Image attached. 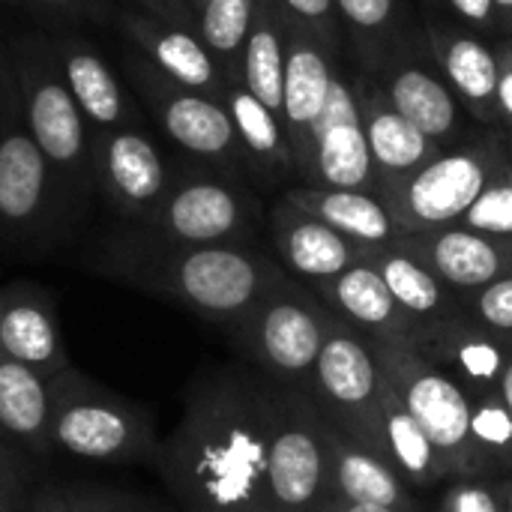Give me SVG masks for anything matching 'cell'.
Returning a JSON list of instances; mask_svg holds the SVG:
<instances>
[{
  "instance_id": "cell-11",
  "label": "cell",
  "mask_w": 512,
  "mask_h": 512,
  "mask_svg": "<svg viewBox=\"0 0 512 512\" xmlns=\"http://www.w3.org/2000/svg\"><path fill=\"white\" fill-rule=\"evenodd\" d=\"M96 195L123 225H144L171 186V165L144 126L93 135Z\"/></svg>"
},
{
  "instance_id": "cell-24",
  "label": "cell",
  "mask_w": 512,
  "mask_h": 512,
  "mask_svg": "<svg viewBox=\"0 0 512 512\" xmlns=\"http://www.w3.org/2000/svg\"><path fill=\"white\" fill-rule=\"evenodd\" d=\"M369 261L375 264V270L381 273L384 285L405 309V315L420 327V333L462 309V300L402 240L369 252Z\"/></svg>"
},
{
  "instance_id": "cell-33",
  "label": "cell",
  "mask_w": 512,
  "mask_h": 512,
  "mask_svg": "<svg viewBox=\"0 0 512 512\" xmlns=\"http://www.w3.org/2000/svg\"><path fill=\"white\" fill-rule=\"evenodd\" d=\"M366 138L372 150V162L387 174H408L423 165L429 153V138L405 120L393 105L372 111L366 123Z\"/></svg>"
},
{
  "instance_id": "cell-51",
  "label": "cell",
  "mask_w": 512,
  "mask_h": 512,
  "mask_svg": "<svg viewBox=\"0 0 512 512\" xmlns=\"http://www.w3.org/2000/svg\"><path fill=\"white\" fill-rule=\"evenodd\" d=\"M498 396L504 399V405H507V408L512 411V357H510V363H507V369H504V375H501Z\"/></svg>"
},
{
  "instance_id": "cell-1",
  "label": "cell",
  "mask_w": 512,
  "mask_h": 512,
  "mask_svg": "<svg viewBox=\"0 0 512 512\" xmlns=\"http://www.w3.org/2000/svg\"><path fill=\"white\" fill-rule=\"evenodd\" d=\"M270 381L207 372L186 390L159 471L186 512H270Z\"/></svg>"
},
{
  "instance_id": "cell-14",
  "label": "cell",
  "mask_w": 512,
  "mask_h": 512,
  "mask_svg": "<svg viewBox=\"0 0 512 512\" xmlns=\"http://www.w3.org/2000/svg\"><path fill=\"white\" fill-rule=\"evenodd\" d=\"M60 75L81 108L84 120L90 123L93 135L141 126V111L129 96L126 78L108 63L99 45L75 30H54L48 33Z\"/></svg>"
},
{
  "instance_id": "cell-52",
  "label": "cell",
  "mask_w": 512,
  "mask_h": 512,
  "mask_svg": "<svg viewBox=\"0 0 512 512\" xmlns=\"http://www.w3.org/2000/svg\"><path fill=\"white\" fill-rule=\"evenodd\" d=\"M498 486H501V498H504V507H507V512H512V474H510V477H501V480H498Z\"/></svg>"
},
{
  "instance_id": "cell-39",
  "label": "cell",
  "mask_w": 512,
  "mask_h": 512,
  "mask_svg": "<svg viewBox=\"0 0 512 512\" xmlns=\"http://www.w3.org/2000/svg\"><path fill=\"white\" fill-rule=\"evenodd\" d=\"M27 512H102V495L42 486V489L30 492Z\"/></svg>"
},
{
  "instance_id": "cell-47",
  "label": "cell",
  "mask_w": 512,
  "mask_h": 512,
  "mask_svg": "<svg viewBox=\"0 0 512 512\" xmlns=\"http://www.w3.org/2000/svg\"><path fill=\"white\" fill-rule=\"evenodd\" d=\"M285 6H288L294 15H300V18H312V21H318V18H327V12H330L333 0H285Z\"/></svg>"
},
{
  "instance_id": "cell-49",
  "label": "cell",
  "mask_w": 512,
  "mask_h": 512,
  "mask_svg": "<svg viewBox=\"0 0 512 512\" xmlns=\"http://www.w3.org/2000/svg\"><path fill=\"white\" fill-rule=\"evenodd\" d=\"M498 105L512 117V69L501 72L498 78Z\"/></svg>"
},
{
  "instance_id": "cell-54",
  "label": "cell",
  "mask_w": 512,
  "mask_h": 512,
  "mask_svg": "<svg viewBox=\"0 0 512 512\" xmlns=\"http://www.w3.org/2000/svg\"><path fill=\"white\" fill-rule=\"evenodd\" d=\"M495 6H498V9H507V12H510L512 0H495Z\"/></svg>"
},
{
  "instance_id": "cell-37",
  "label": "cell",
  "mask_w": 512,
  "mask_h": 512,
  "mask_svg": "<svg viewBox=\"0 0 512 512\" xmlns=\"http://www.w3.org/2000/svg\"><path fill=\"white\" fill-rule=\"evenodd\" d=\"M27 9L51 21L57 30L78 24H108L117 18L114 0H27Z\"/></svg>"
},
{
  "instance_id": "cell-3",
  "label": "cell",
  "mask_w": 512,
  "mask_h": 512,
  "mask_svg": "<svg viewBox=\"0 0 512 512\" xmlns=\"http://www.w3.org/2000/svg\"><path fill=\"white\" fill-rule=\"evenodd\" d=\"M18 93H21V123L48 159L75 219L84 216L96 195V165H93V129L75 105L48 33H30L12 42Z\"/></svg>"
},
{
  "instance_id": "cell-8",
  "label": "cell",
  "mask_w": 512,
  "mask_h": 512,
  "mask_svg": "<svg viewBox=\"0 0 512 512\" xmlns=\"http://www.w3.org/2000/svg\"><path fill=\"white\" fill-rule=\"evenodd\" d=\"M381 372L438 450L447 483L471 477V399L414 342H372Z\"/></svg>"
},
{
  "instance_id": "cell-26",
  "label": "cell",
  "mask_w": 512,
  "mask_h": 512,
  "mask_svg": "<svg viewBox=\"0 0 512 512\" xmlns=\"http://www.w3.org/2000/svg\"><path fill=\"white\" fill-rule=\"evenodd\" d=\"M333 75L327 60L309 48L303 39H294L285 51V90H282V114L291 126V132H312L327 93H330Z\"/></svg>"
},
{
  "instance_id": "cell-16",
  "label": "cell",
  "mask_w": 512,
  "mask_h": 512,
  "mask_svg": "<svg viewBox=\"0 0 512 512\" xmlns=\"http://www.w3.org/2000/svg\"><path fill=\"white\" fill-rule=\"evenodd\" d=\"M114 24L123 42L141 51L171 81H177L186 90L222 99V90L228 87V75L219 69V63L213 60L195 27L159 21L135 9H117Z\"/></svg>"
},
{
  "instance_id": "cell-22",
  "label": "cell",
  "mask_w": 512,
  "mask_h": 512,
  "mask_svg": "<svg viewBox=\"0 0 512 512\" xmlns=\"http://www.w3.org/2000/svg\"><path fill=\"white\" fill-rule=\"evenodd\" d=\"M0 438L24 456L42 459L51 444V390L48 381L0 354Z\"/></svg>"
},
{
  "instance_id": "cell-10",
  "label": "cell",
  "mask_w": 512,
  "mask_h": 512,
  "mask_svg": "<svg viewBox=\"0 0 512 512\" xmlns=\"http://www.w3.org/2000/svg\"><path fill=\"white\" fill-rule=\"evenodd\" d=\"M120 75L180 150L216 165L240 159V141L222 99L180 87L126 42L120 51Z\"/></svg>"
},
{
  "instance_id": "cell-5",
  "label": "cell",
  "mask_w": 512,
  "mask_h": 512,
  "mask_svg": "<svg viewBox=\"0 0 512 512\" xmlns=\"http://www.w3.org/2000/svg\"><path fill=\"white\" fill-rule=\"evenodd\" d=\"M330 321L333 312L324 300L297 285L291 273H282L231 339L264 381L309 393Z\"/></svg>"
},
{
  "instance_id": "cell-15",
  "label": "cell",
  "mask_w": 512,
  "mask_h": 512,
  "mask_svg": "<svg viewBox=\"0 0 512 512\" xmlns=\"http://www.w3.org/2000/svg\"><path fill=\"white\" fill-rule=\"evenodd\" d=\"M414 348L450 375L468 396L498 393L501 375L512 357V339H504L462 309L420 333Z\"/></svg>"
},
{
  "instance_id": "cell-44",
  "label": "cell",
  "mask_w": 512,
  "mask_h": 512,
  "mask_svg": "<svg viewBox=\"0 0 512 512\" xmlns=\"http://www.w3.org/2000/svg\"><path fill=\"white\" fill-rule=\"evenodd\" d=\"M336 3L357 27H381L393 9V0H336Z\"/></svg>"
},
{
  "instance_id": "cell-29",
  "label": "cell",
  "mask_w": 512,
  "mask_h": 512,
  "mask_svg": "<svg viewBox=\"0 0 512 512\" xmlns=\"http://www.w3.org/2000/svg\"><path fill=\"white\" fill-rule=\"evenodd\" d=\"M390 102L426 138H444L456 123V102L450 96V87L420 66L396 75L390 87Z\"/></svg>"
},
{
  "instance_id": "cell-7",
  "label": "cell",
  "mask_w": 512,
  "mask_h": 512,
  "mask_svg": "<svg viewBox=\"0 0 512 512\" xmlns=\"http://www.w3.org/2000/svg\"><path fill=\"white\" fill-rule=\"evenodd\" d=\"M75 222L48 159L18 114L0 129V243L42 249L63 240Z\"/></svg>"
},
{
  "instance_id": "cell-30",
  "label": "cell",
  "mask_w": 512,
  "mask_h": 512,
  "mask_svg": "<svg viewBox=\"0 0 512 512\" xmlns=\"http://www.w3.org/2000/svg\"><path fill=\"white\" fill-rule=\"evenodd\" d=\"M240 81L243 87L261 99L270 111H282V90H285V48L279 30L270 24L267 15L255 12L252 33L243 48L240 63Z\"/></svg>"
},
{
  "instance_id": "cell-45",
  "label": "cell",
  "mask_w": 512,
  "mask_h": 512,
  "mask_svg": "<svg viewBox=\"0 0 512 512\" xmlns=\"http://www.w3.org/2000/svg\"><path fill=\"white\" fill-rule=\"evenodd\" d=\"M450 3L459 15H465L468 21H477V24L492 21V12H495V0H450Z\"/></svg>"
},
{
  "instance_id": "cell-19",
  "label": "cell",
  "mask_w": 512,
  "mask_h": 512,
  "mask_svg": "<svg viewBox=\"0 0 512 512\" xmlns=\"http://www.w3.org/2000/svg\"><path fill=\"white\" fill-rule=\"evenodd\" d=\"M318 297L336 318L348 321L369 342H417L420 336V327L396 303L369 255L333 282L321 285Z\"/></svg>"
},
{
  "instance_id": "cell-35",
  "label": "cell",
  "mask_w": 512,
  "mask_h": 512,
  "mask_svg": "<svg viewBox=\"0 0 512 512\" xmlns=\"http://www.w3.org/2000/svg\"><path fill=\"white\" fill-rule=\"evenodd\" d=\"M456 225L512 243V174H498Z\"/></svg>"
},
{
  "instance_id": "cell-18",
  "label": "cell",
  "mask_w": 512,
  "mask_h": 512,
  "mask_svg": "<svg viewBox=\"0 0 512 512\" xmlns=\"http://www.w3.org/2000/svg\"><path fill=\"white\" fill-rule=\"evenodd\" d=\"M0 354L39 372L45 381L69 369L57 330L54 297L33 282L0 285Z\"/></svg>"
},
{
  "instance_id": "cell-41",
  "label": "cell",
  "mask_w": 512,
  "mask_h": 512,
  "mask_svg": "<svg viewBox=\"0 0 512 512\" xmlns=\"http://www.w3.org/2000/svg\"><path fill=\"white\" fill-rule=\"evenodd\" d=\"M360 120H363V117H360V108H357V102H354L351 87H348L345 81L333 78L330 93H327V102H324V111H321V117H318L312 135L321 132V129H327V126H336V123H360Z\"/></svg>"
},
{
  "instance_id": "cell-38",
  "label": "cell",
  "mask_w": 512,
  "mask_h": 512,
  "mask_svg": "<svg viewBox=\"0 0 512 512\" xmlns=\"http://www.w3.org/2000/svg\"><path fill=\"white\" fill-rule=\"evenodd\" d=\"M438 512H507V507L498 480L465 477V480H450Z\"/></svg>"
},
{
  "instance_id": "cell-32",
  "label": "cell",
  "mask_w": 512,
  "mask_h": 512,
  "mask_svg": "<svg viewBox=\"0 0 512 512\" xmlns=\"http://www.w3.org/2000/svg\"><path fill=\"white\" fill-rule=\"evenodd\" d=\"M222 105L231 114L240 141V156H252L258 162H273V165L282 162L285 141L276 111H270L261 99H255L243 84H231V81L222 90Z\"/></svg>"
},
{
  "instance_id": "cell-12",
  "label": "cell",
  "mask_w": 512,
  "mask_h": 512,
  "mask_svg": "<svg viewBox=\"0 0 512 512\" xmlns=\"http://www.w3.org/2000/svg\"><path fill=\"white\" fill-rule=\"evenodd\" d=\"M246 201L219 174H174L156 213L138 225L147 234L180 246H228L246 231Z\"/></svg>"
},
{
  "instance_id": "cell-36",
  "label": "cell",
  "mask_w": 512,
  "mask_h": 512,
  "mask_svg": "<svg viewBox=\"0 0 512 512\" xmlns=\"http://www.w3.org/2000/svg\"><path fill=\"white\" fill-rule=\"evenodd\" d=\"M462 312L480 327L512 339V276H504L468 297H462Z\"/></svg>"
},
{
  "instance_id": "cell-42",
  "label": "cell",
  "mask_w": 512,
  "mask_h": 512,
  "mask_svg": "<svg viewBox=\"0 0 512 512\" xmlns=\"http://www.w3.org/2000/svg\"><path fill=\"white\" fill-rule=\"evenodd\" d=\"M126 3H132V9L141 15L171 21V24H183V27H195V12H192L189 0H126Z\"/></svg>"
},
{
  "instance_id": "cell-43",
  "label": "cell",
  "mask_w": 512,
  "mask_h": 512,
  "mask_svg": "<svg viewBox=\"0 0 512 512\" xmlns=\"http://www.w3.org/2000/svg\"><path fill=\"white\" fill-rule=\"evenodd\" d=\"M21 456H24L21 450H15L9 441L0 438V486L15 492V495L30 498V492H27V471L21 465Z\"/></svg>"
},
{
  "instance_id": "cell-13",
  "label": "cell",
  "mask_w": 512,
  "mask_h": 512,
  "mask_svg": "<svg viewBox=\"0 0 512 512\" xmlns=\"http://www.w3.org/2000/svg\"><path fill=\"white\" fill-rule=\"evenodd\" d=\"M495 180L489 162L477 153H447L423 165L393 195V216L402 234H420L462 222L471 204Z\"/></svg>"
},
{
  "instance_id": "cell-20",
  "label": "cell",
  "mask_w": 512,
  "mask_h": 512,
  "mask_svg": "<svg viewBox=\"0 0 512 512\" xmlns=\"http://www.w3.org/2000/svg\"><path fill=\"white\" fill-rule=\"evenodd\" d=\"M273 237L276 249L291 270V276L312 282L315 288L333 282L348 267L363 261L369 252L324 225L321 219L309 216L306 210L294 207L291 201L276 210L273 216Z\"/></svg>"
},
{
  "instance_id": "cell-55",
  "label": "cell",
  "mask_w": 512,
  "mask_h": 512,
  "mask_svg": "<svg viewBox=\"0 0 512 512\" xmlns=\"http://www.w3.org/2000/svg\"><path fill=\"white\" fill-rule=\"evenodd\" d=\"M0 3H9V6H27V0H0Z\"/></svg>"
},
{
  "instance_id": "cell-17",
  "label": "cell",
  "mask_w": 512,
  "mask_h": 512,
  "mask_svg": "<svg viewBox=\"0 0 512 512\" xmlns=\"http://www.w3.org/2000/svg\"><path fill=\"white\" fill-rule=\"evenodd\" d=\"M462 300L504 276H512V243L492 240L465 225L432 228L399 237Z\"/></svg>"
},
{
  "instance_id": "cell-21",
  "label": "cell",
  "mask_w": 512,
  "mask_h": 512,
  "mask_svg": "<svg viewBox=\"0 0 512 512\" xmlns=\"http://www.w3.org/2000/svg\"><path fill=\"white\" fill-rule=\"evenodd\" d=\"M324 438H327V453H330V495L333 498L420 512L414 504L411 486L387 459L345 438L327 420H324Z\"/></svg>"
},
{
  "instance_id": "cell-50",
  "label": "cell",
  "mask_w": 512,
  "mask_h": 512,
  "mask_svg": "<svg viewBox=\"0 0 512 512\" xmlns=\"http://www.w3.org/2000/svg\"><path fill=\"white\" fill-rule=\"evenodd\" d=\"M0 512H27V498L0 486Z\"/></svg>"
},
{
  "instance_id": "cell-40",
  "label": "cell",
  "mask_w": 512,
  "mask_h": 512,
  "mask_svg": "<svg viewBox=\"0 0 512 512\" xmlns=\"http://www.w3.org/2000/svg\"><path fill=\"white\" fill-rule=\"evenodd\" d=\"M21 114V93H18V69L12 42L0 33V129H6Z\"/></svg>"
},
{
  "instance_id": "cell-6",
  "label": "cell",
  "mask_w": 512,
  "mask_h": 512,
  "mask_svg": "<svg viewBox=\"0 0 512 512\" xmlns=\"http://www.w3.org/2000/svg\"><path fill=\"white\" fill-rule=\"evenodd\" d=\"M330 498V453L324 417L309 393L270 384V512H318Z\"/></svg>"
},
{
  "instance_id": "cell-27",
  "label": "cell",
  "mask_w": 512,
  "mask_h": 512,
  "mask_svg": "<svg viewBox=\"0 0 512 512\" xmlns=\"http://www.w3.org/2000/svg\"><path fill=\"white\" fill-rule=\"evenodd\" d=\"M315 138V174L327 189H363L372 180V150L366 126L336 123L312 135Z\"/></svg>"
},
{
  "instance_id": "cell-53",
  "label": "cell",
  "mask_w": 512,
  "mask_h": 512,
  "mask_svg": "<svg viewBox=\"0 0 512 512\" xmlns=\"http://www.w3.org/2000/svg\"><path fill=\"white\" fill-rule=\"evenodd\" d=\"M207 3H210V0H189V6H192V12H195V18H198V12H201V9H204Z\"/></svg>"
},
{
  "instance_id": "cell-9",
  "label": "cell",
  "mask_w": 512,
  "mask_h": 512,
  "mask_svg": "<svg viewBox=\"0 0 512 512\" xmlns=\"http://www.w3.org/2000/svg\"><path fill=\"white\" fill-rule=\"evenodd\" d=\"M309 399L345 438L381 456V366L372 342L336 315L312 375Z\"/></svg>"
},
{
  "instance_id": "cell-31",
  "label": "cell",
  "mask_w": 512,
  "mask_h": 512,
  "mask_svg": "<svg viewBox=\"0 0 512 512\" xmlns=\"http://www.w3.org/2000/svg\"><path fill=\"white\" fill-rule=\"evenodd\" d=\"M255 12H258V0H210L195 18V30L201 42L207 45V51L213 54V60L225 75L234 66L240 72L243 48L252 33Z\"/></svg>"
},
{
  "instance_id": "cell-48",
  "label": "cell",
  "mask_w": 512,
  "mask_h": 512,
  "mask_svg": "<svg viewBox=\"0 0 512 512\" xmlns=\"http://www.w3.org/2000/svg\"><path fill=\"white\" fill-rule=\"evenodd\" d=\"M102 512H156L129 495H102Z\"/></svg>"
},
{
  "instance_id": "cell-34",
  "label": "cell",
  "mask_w": 512,
  "mask_h": 512,
  "mask_svg": "<svg viewBox=\"0 0 512 512\" xmlns=\"http://www.w3.org/2000/svg\"><path fill=\"white\" fill-rule=\"evenodd\" d=\"M444 69L450 84L471 102H492L498 99V60L495 54L477 39H453L444 48Z\"/></svg>"
},
{
  "instance_id": "cell-28",
  "label": "cell",
  "mask_w": 512,
  "mask_h": 512,
  "mask_svg": "<svg viewBox=\"0 0 512 512\" xmlns=\"http://www.w3.org/2000/svg\"><path fill=\"white\" fill-rule=\"evenodd\" d=\"M471 399V477L512 474V411L498 393Z\"/></svg>"
},
{
  "instance_id": "cell-23",
  "label": "cell",
  "mask_w": 512,
  "mask_h": 512,
  "mask_svg": "<svg viewBox=\"0 0 512 512\" xmlns=\"http://www.w3.org/2000/svg\"><path fill=\"white\" fill-rule=\"evenodd\" d=\"M288 201L366 252L393 246L402 237V225L396 222L393 210L363 189H312L297 192Z\"/></svg>"
},
{
  "instance_id": "cell-25",
  "label": "cell",
  "mask_w": 512,
  "mask_h": 512,
  "mask_svg": "<svg viewBox=\"0 0 512 512\" xmlns=\"http://www.w3.org/2000/svg\"><path fill=\"white\" fill-rule=\"evenodd\" d=\"M378 444L381 456L402 474V480L411 489H435L438 483H447L444 462L420 423L405 408L402 396L390 384V378L381 372V426H378Z\"/></svg>"
},
{
  "instance_id": "cell-4",
  "label": "cell",
  "mask_w": 512,
  "mask_h": 512,
  "mask_svg": "<svg viewBox=\"0 0 512 512\" xmlns=\"http://www.w3.org/2000/svg\"><path fill=\"white\" fill-rule=\"evenodd\" d=\"M54 450L93 465L156 462L162 441L153 417L126 396L69 366L48 381Z\"/></svg>"
},
{
  "instance_id": "cell-46",
  "label": "cell",
  "mask_w": 512,
  "mask_h": 512,
  "mask_svg": "<svg viewBox=\"0 0 512 512\" xmlns=\"http://www.w3.org/2000/svg\"><path fill=\"white\" fill-rule=\"evenodd\" d=\"M318 512H411L396 510V507H378V504H357V501H345V498H327Z\"/></svg>"
},
{
  "instance_id": "cell-2",
  "label": "cell",
  "mask_w": 512,
  "mask_h": 512,
  "mask_svg": "<svg viewBox=\"0 0 512 512\" xmlns=\"http://www.w3.org/2000/svg\"><path fill=\"white\" fill-rule=\"evenodd\" d=\"M90 270L102 279L183 306L201 321L222 327L228 336L282 276L261 252L240 243L180 246L159 240L138 225L111 231L96 246Z\"/></svg>"
}]
</instances>
